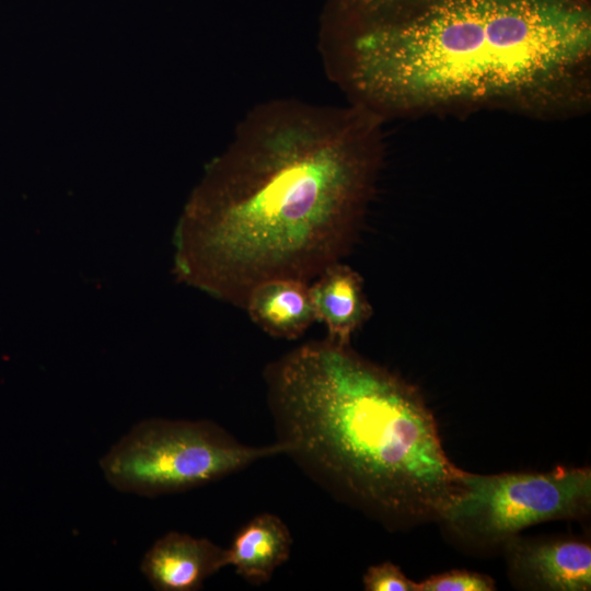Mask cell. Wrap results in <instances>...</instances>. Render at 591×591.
Instances as JSON below:
<instances>
[{
  "label": "cell",
  "mask_w": 591,
  "mask_h": 591,
  "mask_svg": "<svg viewBox=\"0 0 591 591\" xmlns=\"http://www.w3.org/2000/svg\"><path fill=\"white\" fill-rule=\"evenodd\" d=\"M362 581L368 591H417V583L391 561L369 567Z\"/></svg>",
  "instance_id": "7c38bea8"
},
{
  "label": "cell",
  "mask_w": 591,
  "mask_h": 591,
  "mask_svg": "<svg viewBox=\"0 0 591 591\" xmlns=\"http://www.w3.org/2000/svg\"><path fill=\"white\" fill-rule=\"evenodd\" d=\"M318 48L349 104L383 121L590 105V0H327Z\"/></svg>",
  "instance_id": "7a4b0ae2"
},
{
  "label": "cell",
  "mask_w": 591,
  "mask_h": 591,
  "mask_svg": "<svg viewBox=\"0 0 591 591\" xmlns=\"http://www.w3.org/2000/svg\"><path fill=\"white\" fill-rule=\"evenodd\" d=\"M243 309L254 324L277 338L296 339L316 322L310 283L298 279L279 278L257 285Z\"/></svg>",
  "instance_id": "9c48e42d"
},
{
  "label": "cell",
  "mask_w": 591,
  "mask_h": 591,
  "mask_svg": "<svg viewBox=\"0 0 591 591\" xmlns=\"http://www.w3.org/2000/svg\"><path fill=\"white\" fill-rule=\"evenodd\" d=\"M291 546L287 524L276 514L260 513L234 536L227 548V565L250 583L262 584L289 559Z\"/></svg>",
  "instance_id": "30bf717a"
},
{
  "label": "cell",
  "mask_w": 591,
  "mask_h": 591,
  "mask_svg": "<svg viewBox=\"0 0 591 591\" xmlns=\"http://www.w3.org/2000/svg\"><path fill=\"white\" fill-rule=\"evenodd\" d=\"M463 488L442 520L487 541L508 540L548 520L586 515L591 507V472L563 467L542 474L462 476Z\"/></svg>",
  "instance_id": "5b68a950"
},
{
  "label": "cell",
  "mask_w": 591,
  "mask_h": 591,
  "mask_svg": "<svg viewBox=\"0 0 591 591\" xmlns=\"http://www.w3.org/2000/svg\"><path fill=\"white\" fill-rule=\"evenodd\" d=\"M277 442L323 490L385 525L441 519L463 471L404 379L329 339L303 344L264 372Z\"/></svg>",
  "instance_id": "3957f363"
},
{
  "label": "cell",
  "mask_w": 591,
  "mask_h": 591,
  "mask_svg": "<svg viewBox=\"0 0 591 591\" xmlns=\"http://www.w3.org/2000/svg\"><path fill=\"white\" fill-rule=\"evenodd\" d=\"M285 452L277 441L243 444L208 420L148 419L112 447L101 468L117 490L154 497L219 480Z\"/></svg>",
  "instance_id": "277c9868"
},
{
  "label": "cell",
  "mask_w": 591,
  "mask_h": 591,
  "mask_svg": "<svg viewBox=\"0 0 591 591\" xmlns=\"http://www.w3.org/2000/svg\"><path fill=\"white\" fill-rule=\"evenodd\" d=\"M509 564L515 577L535 588L587 591L591 588V547L577 540L525 541L511 536Z\"/></svg>",
  "instance_id": "8992f818"
},
{
  "label": "cell",
  "mask_w": 591,
  "mask_h": 591,
  "mask_svg": "<svg viewBox=\"0 0 591 591\" xmlns=\"http://www.w3.org/2000/svg\"><path fill=\"white\" fill-rule=\"evenodd\" d=\"M491 578L467 570H451L417 583V591H491Z\"/></svg>",
  "instance_id": "8fae6325"
},
{
  "label": "cell",
  "mask_w": 591,
  "mask_h": 591,
  "mask_svg": "<svg viewBox=\"0 0 591 591\" xmlns=\"http://www.w3.org/2000/svg\"><path fill=\"white\" fill-rule=\"evenodd\" d=\"M383 120L351 105H255L175 232V271L244 305L259 283L309 282L355 244L383 161Z\"/></svg>",
  "instance_id": "6da1fadb"
},
{
  "label": "cell",
  "mask_w": 591,
  "mask_h": 591,
  "mask_svg": "<svg viewBox=\"0 0 591 591\" xmlns=\"http://www.w3.org/2000/svg\"><path fill=\"white\" fill-rule=\"evenodd\" d=\"M310 293L315 321L325 325L326 338L339 345H350L373 314L361 275L341 260L314 278Z\"/></svg>",
  "instance_id": "ba28073f"
},
{
  "label": "cell",
  "mask_w": 591,
  "mask_h": 591,
  "mask_svg": "<svg viewBox=\"0 0 591 591\" xmlns=\"http://www.w3.org/2000/svg\"><path fill=\"white\" fill-rule=\"evenodd\" d=\"M227 566V548L208 538L172 531L146 553L141 570L157 590L196 591Z\"/></svg>",
  "instance_id": "52a82bcc"
}]
</instances>
